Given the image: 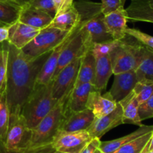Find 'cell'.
<instances>
[{
	"label": "cell",
	"mask_w": 153,
	"mask_h": 153,
	"mask_svg": "<svg viewBox=\"0 0 153 153\" xmlns=\"http://www.w3.org/2000/svg\"><path fill=\"white\" fill-rule=\"evenodd\" d=\"M51 52L33 60L8 43L5 94L10 115L21 114L22 105L34 89L37 75Z\"/></svg>",
	"instance_id": "6da1fadb"
},
{
	"label": "cell",
	"mask_w": 153,
	"mask_h": 153,
	"mask_svg": "<svg viewBox=\"0 0 153 153\" xmlns=\"http://www.w3.org/2000/svg\"><path fill=\"white\" fill-rule=\"evenodd\" d=\"M74 6L80 16L79 28L88 49L95 44L114 41L105 24V15L102 11V4L90 0H79Z\"/></svg>",
	"instance_id": "7a4b0ae2"
},
{
	"label": "cell",
	"mask_w": 153,
	"mask_h": 153,
	"mask_svg": "<svg viewBox=\"0 0 153 153\" xmlns=\"http://www.w3.org/2000/svg\"><path fill=\"white\" fill-rule=\"evenodd\" d=\"M52 80L47 84H36L21 109L31 129L34 128L57 104L58 101L52 96Z\"/></svg>",
	"instance_id": "3957f363"
},
{
	"label": "cell",
	"mask_w": 153,
	"mask_h": 153,
	"mask_svg": "<svg viewBox=\"0 0 153 153\" xmlns=\"http://www.w3.org/2000/svg\"><path fill=\"white\" fill-rule=\"evenodd\" d=\"M142 46L141 43L128 34L117 40L110 53L113 74L135 70L140 62Z\"/></svg>",
	"instance_id": "277c9868"
},
{
	"label": "cell",
	"mask_w": 153,
	"mask_h": 153,
	"mask_svg": "<svg viewBox=\"0 0 153 153\" xmlns=\"http://www.w3.org/2000/svg\"><path fill=\"white\" fill-rule=\"evenodd\" d=\"M67 100H58L55 107L31 129L29 147L52 143L59 132L64 118V106Z\"/></svg>",
	"instance_id": "5b68a950"
},
{
	"label": "cell",
	"mask_w": 153,
	"mask_h": 153,
	"mask_svg": "<svg viewBox=\"0 0 153 153\" xmlns=\"http://www.w3.org/2000/svg\"><path fill=\"white\" fill-rule=\"evenodd\" d=\"M73 31L65 32L58 28L46 27L40 30L39 34L22 48V51L28 58L36 59L55 49Z\"/></svg>",
	"instance_id": "8992f818"
},
{
	"label": "cell",
	"mask_w": 153,
	"mask_h": 153,
	"mask_svg": "<svg viewBox=\"0 0 153 153\" xmlns=\"http://www.w3.org/2000/svg\"><path fill=\"white\" fill-rule=\"evenodd\" d=\"M31 129L21 114L10 115L9 125L4 140L7 153H18L29 147Z\"/></svg>",
	"instance_id": "52a82bcc"
},
{
	"label": "cell",
	"mask_w": 153,
	"mask_h": 153,
	"mask_svg": "<svg viewBox=\"0 0 153 153\" xmlns=\"http://www.w3.org/2000/svg\"><path fill=\"white\" fill-rule=\"evenodd\" d=\"M82 57L76 58L61 69L52 80V92L54 99L67 100L75 86Z\"/></svg>",
	"instance_id": "ba28073f"
},
{
	"label": "cell",
	"mask_w": 153,
	"mask_h": 153,
	"mask_svg": "<svg viewBox=\"0 0 153 153\" xmlns=\"http://www.w3.org/2000/svg\"><path fill=\"white\" fill-rule=\"evenodd\" d=\"M92 140L88 130L76 132H59L52 141L55 151L63 153H80L82 148Z\"/></svg>",
	"instance_id": "9c48e42d"
},
{
	"label": "cell",
	"mask_w": 153,
	"mask_h": 153,
	"mask_svg": "<svg viewBox=\"0 0 153 153\" xmlns=\"http://www.w3.org/2000/svg\"><path fill=\"white\" fill-rule=\"evenodd\" d=\"M88 50L90 49L87 48L82 33L77 27L69 41L61 51L53 77L58 74L61 69L74 61L76 58L83 56L84 54Z\"/></svg>",
	"instance_id": "30bf717a"
},
{
	"label": "cell",
	"mask_w": 153,
	"mask_h": 153,
	"mask_svg": "<svg viewBox=\"0 0 153 153\" xmlns=\"http://www.w3.org/2000/svg\"><path fill=\"white\" fill-rule=\"evenodd\" d=\"M123 124V110L118 104L113 112L100 118H95L88 128V132L92 138H100L112 128Z\"/></svg>",
	"instance_id": "8fae6325"
},
{
	"label": "cell",
	"mask_w": 153,
	"mask_h": 153,
	"mask_svg": "<svg viewBox=\"0 0 153 153\" xmlns=\"http://www.w3.org/2000/svg\"><path fill=\"white\" fill-rule=\"evenodd\" d=\"M117 104L108 92L102 94L101 91L94 88L88 96L86 108L94 113L96 118H100L113 112Z\"/></svg>",
	"instance_id": "7c38bea8"
},
{
	"label": "cell",
	"mask_w": 153,
	"mask_h": 153,
	"mask_svg": "<svg viewBox=\"0 0 153 153\" xmlns=\"http://www.w3.org/2000/svg\"><path fill=\"white\" fill-rule=\"evenodd\" d=\"M95 118L94 113L88 108L79 112L64 113V118L60 128L59 132L87 130Z\"/></svg>",
	"instance_id": "4fadbf2b"
},
{
	"label": "cell",
	"mask_w": 153,
	"mask_h": 153,
	"mask_svg": "<svg viewBox=\"0 0 153 153\" xmlns=\"http://www.w3.org/2000/svg\"><path fill=\"white\" fill-rule=\"evenodd\" d=\"M40 30L18 20L9 26L7 42L17 49L22 50L39 34Z\"/></svg>",
	"instance_id": "5bb4252c"
},
{
	"label": "cell",
	"mask_w": 153,
	"mask_h": 153,
	"mask_svg": "<svg viewBox=\"0 0 153 153\" xmlns=\"http://www.w3.org/2000/svg\"><path fill=\"white\" fill-rule=\"evenodd\" d=\"M137 82L138 80L134 70L115 74L113 85L108 92L118 103L132 91Z\"/></svg>",
	"instance_id": "9a60e30c"
},
{
	"label": "cell",
	"mask_w": 153,
	"mask_h": 153,
	"mask_svg": "<svg viewBox=\"0 0 153 153\" xmlns=\"http://www.w3.org/2000/svg\"><path fill=\"white\" fill-rule=\"evenodd\" d=\"M128 14L124 8L105 15V24L108 32L114 40H120L126 36Z\"/></svg>",
	"instance_id": "2e32d148"
},
{
	"label": "cell",
	"mask_w": 153,
	"mask_h": 153,
	"mask_svg": "<svg viewBox=\"0 0 153 153\" xmlns=\"http://www.w3.org/2000/svg\"><path fill=\"white\" fill-rule=\"evenodd\" d=\"M75 30L72 32L59 45H58L55 49L52 50V52H50L49 56L47 57L46 60L45 61L44 64L42 66L38 75H37L36 84H47L52 80L55 70H56L57 64H58V59H59L61 51L64 49L67 42L69 41L71 36L73 35Z\"/></svg>",
	"instance_id": "e0dca14e"
},
{
	"label": "cell",
	"mask_w": 153,
	"mask_h": 153,
	"mask_svg": "<svg viewBox=\"0 0 153 153\" xmlns=\"http://www.w3.org/2000/svg\"><path fill=\"white\" fill-rule=\"evenodd\" d=\"M94 88V85L90 82L73 87L65 103L64 113L79 112L86 109L88 96Z\"/></svg>",
	"instance_id": "ac0fdd59"
},
{
	"label": "cell",
	"mask_w": 153,
	"mask_h": 153,
	"mask_svg": "<svg viewBox=\"0 0 153 153\" xmlns=\"http://www.w3.org/2000/svg\"><path fill=\"white\" fill-rule=\"evenodd\" d=\"M52 19L49 14L26 4L22 6L18 20L29 26L43 29L48 27Z\"/></svg>",
	"instance_id": "d6986e66"
},
{
	"label": "cell",
	"mask_w": 153,
	"mask_h": 153,
	"mask_svg": "<svg viewBox=\"0 0 153 153\" xmlns=\"http://www.w3.org/2000/svg\"><path fill=\"white\" fill-rule=\"evenodd\" d=\"M96 58L95 76L94 85L96 89L102 91L106 88L111 76L113 74L110 54L94 56Z\"/></svg>",
	"instance_id": "ffe728a7"
},
{
	"label": "cell",
	"mask_w": 153,
	"mask_h": 153,
	"mask_svg": "<svg viewBox=\"0 0 153 153\" xmlns=\"http://www.w3.org/2000/svg\"><path fill=\"white\" fill-rule=\"evenodd\" d=\"M126 10L128 20L153 23V0H131Z\"/></svg>",
	"instance_id": "44dd1931"
},
{
	"label": "cell",
	"mask_w": 153,
	"mask_h": 153,
	"mask_svg": "<svg viewBox=\"0 0 153 153\" xmlns=\"http://www.w3.org/2000/svg\"><path fill=\"white\" fill-rule=\"evenodd\" d=\"M118 104L123 110V124H136L139 127L143 125L138 113L140 104L133 90Z\"/></svg>",
	"instance_id": "7402d4cb"
},
{
	"label": "cell",
	"mask_w": 153,
	"mask_h": 153,
	"mask_svg": "<svg viewBox=\"0 0 153 153\" xmlns=\"http://www.w3.org/2000/svg\"><path fill=\"white\" fill-rule=\"evenodd\" d=\"M80 23V16L74 4L70 8L59 14L55 15L48 27L58 28L65 32L76 29Z\"/></svg>",
	"instance_id": "603a6c76"
},
{
	"label": "cell",
	"mask_w": 153,
	"mask_h": 153,
	"mask_svg": "<svg viewBox=\"0 0 153 153\" xmlns=\"http://www.w3.org/2000/svg\"><path fill=\"white\" fill-rule=\"evenodd\" d=\"M96 58L91 49L87 50L81 58L80 65L74 86L90 82L94 83L95 76Z\"/></svg>",
	"instance_id": "cb8c5ba5"
},
{
	"label": "cell",
	"mask_w": 153,
	"mask_h": 153,
	"mask_svg": "<svg viewBox=\"0 0 153 153\" xmlns=\"http://www.w3.org/2000/svg\"><path fill=\"white\" fill-rule=\"evenodd\" d=\"M152 130H153V125H144V124H143L142 126L139 127L138 129L134 130V132L122 136V137L112 140L104 141V142L101 141L100 150L103 153H114L117 150L119 149L121 146L128 143L130 141L133 140L135 138L142 136V135L145 134L148 132L152 131Z\"/></svg>",
	"instance_id": "d4e9b609"
},
{
	"label": "cell",
	"mask_w": 153,
	"mask_h": 153,
	"mask_svg": "<svg viewBox=\"0 0 153 153\" xmlns=\"http://www.w3.org/2000/svg\"><path fill=\"white\" fill-rule=\"evenodd\" d=\"M137 80L153 83V50L143 45L140 62L135 70Z\"/></svg>",
	"instance_id": "484cf974"
},
{
	"label": "cell",
	"mask_w": 153,
	"mask_h": 153,
	"mask_svg": "<svg viewBox=\"0 0 153 153\" xmlns=\"http://www.w3.org/2000/svg\"><path fill=\"white\" fill-rule=\"evenodd\" d=\"M22 6L8 2H0V26H10L18 21Z\"/></svg>",
	"instance_id": "4316f807"
},
{
	"label": "cell",
	"mask_w": 153,
	"mask_h": 153,
	"mask_svg": "<svg viewBox=\"0 0 153 153\" xmlns=\"http://www.w3.org/2000/svg\"><path fill=\"white\" fill-rule=\"evenodd\" d=\"M152 132L153 130L135 138L121 146L114 153H140L150 140Z\"/></svg>",
	"instance_id": "83f0119b"
},
{
	"label": "cell",
	"mask_w": 153,
	"mask_h": 153,
	"mask_svg": "<svg viewBox=\"0 0 153 153\" xmlns=\"http://www.w3.org/2000/svg\"><path fill=\"white\" fill-rule=\"evenodd\" d=\"M7 59H8V42L6 40L0 45V95L5 92Z\"/></svg>",
	"instance_id": "f1b7e54d"
},
{
	"label": "cell",
	"mask_w": 153,
	"mask_h": 153,
	"mask_svg": "<svg viewBox=\"0 0 153 153\" xmlns=\"http://www.w3.org/2000/svg\"><path fill=\"white\" fill-rule=\"evenodd\" d=\"M10 120V112L7 104L5 92L0 95V140L4 142Z\"/></svg>",
	"instance_id": "f546056e"
},
{
	"label": "cell",
	"mask_w": 153,
	"mask_h": 153,
	"mask_svg": "<svg viewBox=\"0 0 153 153\" xmlns=\"http://www.w3.org/2000/svg\"><path fill=\"white\" fill-rule=\"evenodd\" d=\"M139 104L146 101L153 93V83L144 81H139L133 88Z\"/></svg>",
	"instance_id": "4dcf8cb0"
},
{
	"label": "cell",
	"mask_w": 153,
	"mask_h": 153,
	"mask_svg": "<svg viewBox=\"0 0 153 153\" xmlns=\"http://www.w3.org/2000/svg\"><path fill=\"white\" fill-rule=\"evenodd\" d=\"M126 34H128L135 38L144 46L153 50V36L149 35L136 28H128V27L126 30Z\"/></svg>",
	"instance_id": "1f68e13d"
},
{
	"label": "cell",
	"mask_w": 153,
	"mask_h": 153,
	"mask_svg": "<svg viewBox=\"0 0 153 153\" xmlns=\"http://www.w3.org/2000/svg\"><path fill=\"white\" fill-rule=\"evenodd\" d=\"M28 4L32 7L49 14L52 17L55 16L56 11H55L53 0H31Z\"/></svg>",
	"instance_id": "d6a6232c"
},
{
	"label": "cell",
	"mask_w": 153,
	"mask_h": 153,
	"mask_svg": "<svg viewBox=\"0 0 153 153\" xmlns=\"http://www.w3.org/2000/svg\"><path fill=\"white\" fill-rule=\"evenodd\" d=\"M138 113L141 122L153 118V93L146 101L140 104Z\"/></svg>",
	"instance_id": "836d02e7"
},
{
	"label": "cell",
	"mask_w": 153,
	"mask_h": 153,
	"mask_svg": "<svg viewBox=\"0 0 153 153\" xmlns=\"http://www.w3.org/2000/svg\"><path fill=\"white\" fill-rule=\"evenodd\" d=\"M102 11L104 15L124 8L126 0H101Z\"/></svg>",
	"instance_id": "e575fe53"
},
{
	"label": "cell",
	"mask_w": 153,
	"mask_h": 153,
	"mask_svg": "<svg viewBox=\"0 0 153 153\" xmlns=\"http://www.w3.org/2000/svg\"><path fill=\"white\" fill-rule=\"evenodd\" d=\"M117 40L111 42H105V43L95 44L91 48L94 56L98 55H108L110 54L113 48L114 47Z\"/></svg>",
	"instance_id": "d590c367"
},
{
	"label": "cell",
	"mask_w": 153,
	"mask_h": 153,
	"mask_svg": "<svg viewBox=\"0 0 153 153\" xmlns=\"http://www.w3.org/2000/svg\"><path fill=\"white\" fill-rule=\"evenodd\" d=\"M55 152L56 151L54 148L52 143H49L38 146L28 147L18 153H55Z\"/></svg>",
	"instance_id": "8d00e7d4"
},
{
	"label": "cell",
	"mask_w": 153,
	"mask_h": 153,
	"mask_svg": "<svg viewBox=\"0 0 153 153\" xmlns=\"http://www.w3.org/2000/svg\"><path fill=\"white\" fill-rule=\"evenodd\" d=\"M53 2L55 4V11H56L55 15L66 11L74 4L73 0H53Z\"/></svg>",
	"instance_id": "74e56055"
},
{
	"label": "cell",
	"mask_w": 153,
	"mask_h": 153,
	"mask_svg": "<svg viewBox=\"0 0 153 153\" xmlns=\"http://www.w3.org/2000/svg\"><path fill=\"white\" fill-rule=\"evenodd\" d=\"M101 140L99 138H92L91 141L82 148L80 153H97L100 148Z\"/></svg>",
	"instance_id": "f35d334b"
},
{
	"label": "cell",
	"mask_w": 153,
	"mask_h": 153,
	"mask_svg": "<svg viewBox=\"0 0 153 153\" xmlns=\"http://www.w3.org/2000/svg\"><path fill=\"white\" fill-rule=\"evenodd\" d=\"M9 26H0V44L6 41L8 39Z\"/></svg>",
	"instance_id": "ab89813d"
},
{
	"label": "cell",
	"mask_w": 153,
	"mask_h": 153,
	"mask_svg": "<svg viewBox=\"0 0 153 153\" xmlns=\"http://www.w3.org/2000/svg\"><path fill=\"white\" fill-rule=\"evenodd\" d=\"M0 153H7V150H6L5 146H4V142L0 140Z\"/></svg>",
	"instance_id": "60d3db41"
},
{
	"label": "cell",
	"mask_w": 153,
	"mask_h": 153,
	"mask_svg": "<svg viewBox=\"0 0 153 153\" xmlns=\"http://www.w3.org/2000/svg\"><path fill=\"white\" fill-rule=\"evenodd\" d=\"M149 143H150V140H149V142H148L147 144L146 145V146L143 148V149L142 150V152L140 153H149Z\"/></svg>",
	"instance_id": "b9f144b4"
},
{
	"label": "cell",
	"mask_w": 153,
	"mask_h": 153,
	"mask_svg": "<svg viewBox=\"0 0 153 153\" xmlns=\"http://www.w3.org/2000/svg\"><path fill=\"white\" fill-rule=\"evenodd\" d=\"M16 1H17V2L19 3L20 5L22 6V5H24V4H28V3L31 0H16Z\"/></svg>",
	"instance_id": "7bdbcfd3"
},
{
	"label": "cell",
	"mask_w": 153,
	"mask_h": 153,
	"mask_svg": "<svg viewBox=\"0 0 153 153\" xmlns=\"http://www.w3.org/2000/svg\"><path fill=\"white\" fill-rule=\"evenodd\" d=\"M152 148H153V132H152V136H151V139H150V143H149V150L152 149Z\"/></svg>",
	"instance_id": "ee69618b"
},
{
	"label": "cell",
	"mask_w": 153,
	"mask_h": 153,
	"mask_svg": "<svg viewBox=\"0 0 153 153\" xmlns=\"http://www.w3.org/2000/svg\"><path fill=\"white\" fill-rule=\"evenodd\" d=\"M0 2H13V3H16V4H19L16 0H0Z\"/></svg>",
	"instance_id": "f6af8a7d"
},
{
	"label": "cell",
	"mask_w": 153,
	"mask_h": 153,
	"mask_svg": "<svg viewBox=\"0 0 153 153\" xmlns=\"http://www.w3.org/2000/svg\"><path fill=\"white\" fill-rule=\"evenodd\" d=\"M97 153H103V152H102L100 150V148H99V150L97 152Z\"/></svg>",
	"instance_id": "bcb514c9"
},
{
	"label": "cell",
	"mask_w": 153,
	"mask_h": 153,
	"mask_svg": "<svg viewBox=\"0 0 153 153\" xmlns=\"http://www.w3.org/2000/svg\"><path fill=\"white\" fill-rule=\"evenodd\" d=\"M149 153H153V148H152V149L149 150Z\"/></svg>",
	"instance_id": "7dc6e473"
},
{
	"label": "cell",
	"mask_w": 153,
	"mask_h": 153,
	"mask_svg": "<svg viewBox=\"0 0 153 153\" xmlns=\"http://www.w3.org/2000/svg\"><path fill=\"white\" fill-rule=\"evenodd\" d=\"M55 153H63V152H55Z\"/></svg>",
	"instance_id": "c3c4849f"
}]
</instances>
